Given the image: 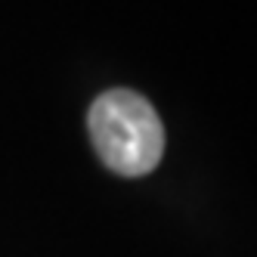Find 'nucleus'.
I'll return each instance as SVG.
<instances>
[{"instance_id":"f257e3e1","label":"nucleus","mask_w":257,"mask_h":257,"mask_svg":"<svg viewBox=\"0 0 257 257\" xmlns=\"http://www.w3.org/2000/svg\"><path fill=\"white\" fill-rule=\"evenodd\" d=\"M87 131L99 161L118 177H146L164 155V127L155 105L137 90L115 87L93 99Z\"/></svg>"}]
</instances>
